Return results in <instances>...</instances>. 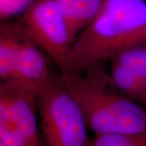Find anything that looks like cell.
<instances>
[{
  "mask_svg": "<svg viewBox=\"0 0 146 146\" xmlns=\"http://www.w3.org/2000/svg\"><path fill=\"white\" fill-rule=\"evenodd\" d=\"M88 146H146V131L138 133L95 135Z\"/></svg>",
  "mask_w": 146,
  "mask_h": 146,
  "instance_id": "11",
  "label": "cell"
},
{
  "mask_svg": "<svg viewBox=\"0 0 146 146\" xmlns=\"http://www.w3.org/2000/svg\"><path fill=\"white\" fill-rule=\"evenodd\" d=\"M105 1L106 0H57L66 20L73 42L79 33L98 15L104 5Z\"/></svg>",
  "mask_w": 146,
  "mask_h": 146,
  "instance_id": "7",
  "label": "cell"
},
{
  "mask_svg": "<svg viewBox=\"0 0 146 146\" xmlns=\"http://www.w3.org/2000/svg\"><path fill=\"white\" fill-rule=\"evenodd\" d=\"M110 61L128 68L146 80V42L127 47L117 53Z\"/></svg>",
  "mask_w": 146,
  "mask_h": 146,
  "instance_id": "10",
  "label": "cell"
},
{
  "mask_svg": "<svg viewBox=\"0 0 146 146\" xmlns=\"http://www.w3.org/2000/svg\"><path fill=\"white\" fill-rule=\"evenodd\" d=\"M0 144L4 146H33L4 110L0 108Z\"/></svg>",
  "mask_w": 146,
  "mask_h": 146,
  "instance_id": "12",
  "label": "cell"
},
{
  "mask_svg": "<svg viewBox=\"0 0 146 146\" xmlns=\"http://www.w3.org/2000/svg\"><path fill=\"white\" fill-rule=\"evenodd\" d=\"M24 34L17 21H3L0 24V79L9 80L13 72Z\"/></svg>",
  "mask_w": 146,
  "mask_h": 146,
  "instance_id": "8",
  "label": "cell"
},
{
  "mask_svg": "<svg viewBox=\"0 0 146 146\" xmlns=\"http://www.w3.org/2000/svg\"><path fill=\"white\" fill-rule=\"evenodd\" d=\"M0 146H4L3 145H2V144H0Z\"/></svg>",
  "mask_w": 146,
  "mask_h": 146,
  "instance_id": "15",
  "label": "cell"
},
{
  "mask_svg": "<svg viewBox=\"0 0 146 146\" xmlns=\"http://www.w3.org/2000/svg\"><path fill=\"white\" fill-rule=\"evenodd\" d=\"M42 51L24 34L13 72L7 81L16 84L36 95L46 83L52 72L48 68Z\"/></svg>",
  "mask_w": 146,
  "mask_h": 146,
  "instance_id": "6",
  "label": "cell"
},
{
  "mask_svg": "<svg viewBox=\"0 0 146 146\" xmlns=\"http://www.w3.org/2000/svg\"><path fill=\"white\" fill-rule=\"evenodd\" d=\"M21 31L57 65L69 69L73 42L57 0H34L17 20Z\"/></svg>",
  "mask_w": 146,
  "mask_h": 146,
  "instance_id": "4",
  "label": "cell"
},
{
  "mask_svg": "<svg viewBox=\"0 0 146 146\" xmlns=\"http://www.w3.org/2000/svg\"><path fill=\"white\" fill-rule=\"evenodd\" d=\"M46 146H88V126L61 74L51 72L36 94Z\"/></svg>",
  "mask_w": 146,
  "mask_h": 146,
  "instance_id": "3",
  "label": "cell"
},
{
  "mask_svg": "<svg viewBox=\"0 0 146 146\" xmlns=\"http://www.w3.org/2000/svg\"><path fill=\"white\" fill-rule=\"evenodd\" d=\"M144 42L145 0H106L98 15L73 42L68 70L103 63L127 47Z\"/></svg>",
  "mask_w": 146,
  "mask_h": 146,
  "instance_id": "2",
  "label": "cell"
},
{
  "mask_svg": "<svg viewBox=\"0 0 146 146\" xmlns=\"http://www.w3.org/2000/svg\"><path fill=\"white\" fill-rule=\"evenodd\" d=\"M95 135L146 131V108L116 87L103 63L60 73Z\"/></svg>",
  "mask_w": 146,
  "mask_h": 146,
  "instance_id": "1",
  "label": "cell"
},
{
  "mask_svg": "<svg viewBox=\"0 0 146 146\" xmlns=\"http://www.w3.org/2000/svg\"><path fill=\"white\" fill-rule=\"evenodd\" d=\"M145 1H146V0H145Z\"/></svg>",
  "mask_w": 146,
  "mask_h": 146,
  "instance_id": "16",
  "label": "cell"
},
{
  "mask_svg": "<svg viewBox=\"0 0 146 146\" xmlns=\"http://www.w3.org/2000/svg\"><path fill=\"white\" fill-rule=\"evenodd\" d=\"M0 108L5 110L32 145L42 146L36 119L35 94L10 81L1 82Z\"/></svg>",
  "mask_w": 146,
  "mask_h": 146,
  "instance_id": "5",
  "label": "cell"
},
{
  "mask_svg": "<svg viewBox=\"0 0 146 146\" xmlns=\"http://www.w3.org/2000/svg\"><path fill=\"white\" fill-rule=\"evenodd\" d=\"M110 76L116 87L130 99L141 103L146 91V80L119 63L110 62Z\"/></svg>",
  "mask_w": 146,
  "mask_h": 146,
  "instance_id": "9",
  "label": "cell"
},
{
  "mask_svg": "<svg viewBox=\"0 0 146 146\" xmlns=\"http://www.w3.org/2000/svg\"><path fill=\"white\" fill-rule=\"evenodd\" d=\"M34 0H0V20L8 21L14 16L22 14Z\"/></svg>",
  "mask_w": 146,
  "mask_h": 146,
  "instance_id": "13",
  "label": "cell"
},
{
  "mask_svg": "<svg viewBox=\"0 0 146 146\" xmlns=\"http://www.w3.org/2000/svg\"><path fill=\"white\" fill-rule=\"evenodd\" d=\"M141 104L146 108V91L145 94H144V96H143V98H142V99H141Z\"/></svg>",
  "mask_w": 146,
  "mask_h": 146,
  "instance_id": "14",
  "label": "cell"
}]
</instances>
